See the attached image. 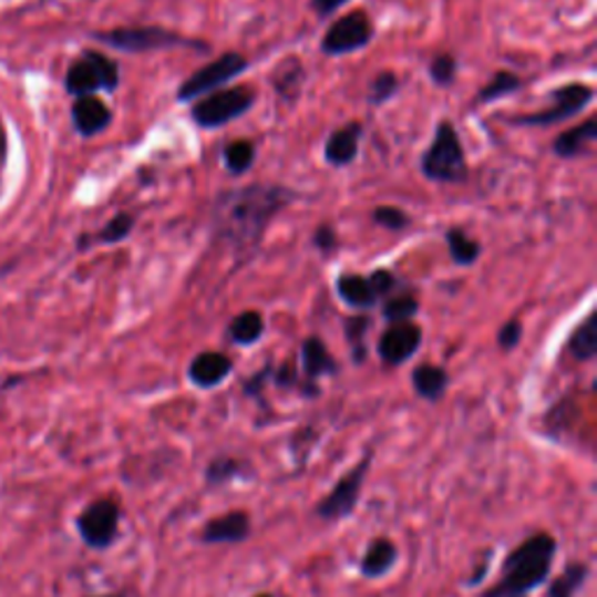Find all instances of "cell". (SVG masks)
<instances>
[{"label": "cell", "instance_id": "1", "mask_svg": "<svg viewBox=\"0 0 597 597\" xmlns=\"http://www.w3.org/2000/svg\"><path fill=\"white\" fill-rule=\"evenodd\" d=\"M295 194L278 185H250L219 196L215 206L217 234L234 248L250 250L264 236L271 217L282 210Z\"/></svg>", "mask_w": 597, "mask_h": 597}, {"label": "cell", "instance_id": "2", "mask_svg": "<svg viewBox=\"0 0 597 597\" xmlns=\"http://www.w3.org/2000/svg\"><path fill=\"white\" fill-rule=\"evenodd\" d=\"M558 544L550 535H535L523 542L504 560L500 581L483 597H523L539 588L550 574Z\"/></svg>", "mask_w": 597, "mask_h": 597}, {"label": "cell", "instance_id": "3", "mask_svg": "<svg viewBox=\"0 0 597 597\" xmlns=\"http://www.w3.org/2000/svg\"><path fill=\"white\" fill-rule=\"evenodd\" d=\"M425 178L436 183H462L467 178V162H464V150L455 126L444 120L436 126V134L428 152L423 154Z\"/></svg>", "mask_w": 597, "mask_h": 597}, {"label": "cell", "instance_id": "4", "mask_svg": "<svg viewBox=\"0 0 597 597\" xmlns=\"http://www.w3.org/2000/svg\"><path fill=\"white\" fill-rule=\"evenodd\" d=\"M120 84V69L101 52H84L65 75V90L73 96H94V92H113Z\"/></svg>", "mask_w": 597, "mask_h": 597}, {"label": "cell", "instance_id": "5", "mask_svg": "<svg viewBox=\"0 0 597 597\" xmlns=\"http://www.w3.org/2000/svg\"><path fill=\"white\" fill-rule=\"evenodd\" d=\"M99 42L107 48H115L122 52H150V50H164V48H196L206 50L204 42H196L189 38H183L178 33H171L162 27H138V29H115L107 33L94 35Z\"/></svg>", "mask_w": 597, "mask_h": 597}, {"label": "cell", "instance_id": "6", "mask_svg": "<svg viewBox=\"0 0 597 597\" xmlns=\"http://www.w3.org/2000/svg\"><path fill=\"white\" fill-rule=\"evenodd\" d=\"M255 103V92L248 86H231V90L213 92L192 107V120L204 128H219L231 120L246 115Z\"/></svg>", "mask_w": 597, "mask_h": 597}, {"label": "cell", "instance_id": "7", "mask_svg": "<svg viewBox=\"0 0 597 597\" xmlns=\"http://www.w3.org/2000/svg\"><path fill=\"white\" fill-rule=\"evenodd\" d=\"M246 69H248L246 56H240L236 52H227L219 59H215L213 63L204 65L202 71H196L192 78H187L178 90V101L192 103L198 96H208L215 90H219L223 84L238 78Z\"/></svg>", "mask_w": 597, "mask_h": 597}, {"label": "cell", "instance_id": "8", "mask_svg": "<svg viewBox=\"0 0 597 597\" xmlns=\"http://www.w3.org/2000/svg\"><path fill=\"white\" fill-rule=\"evenodd\" d=\"M369 464H371V453H367L356 467H352L346 476H341L337 481L334 488L329 491L327 497L320 500V504L316 506V512L320 518L325 521H341L346 516H350L356 512V506L360 502L362 495V485L364 478L369 474Z\"/></svg>", "mask_w": 597, "mask_h": 597}, {"label": "cell", "instance_id": "9", "mask_svg": "<svg viewBox=\"0 0 597 597\" xmlns=\"http://www.w3.org/2000/svg\"><path fill=\"white\" fill-rule=\"evenodd\" d=\"M80 537L92 548H107L120 533V506L113 500H99L78 516Z\"/></svg>", "mask_w": 597, "mask_h": 597}, {"label": "cell", "instance_id": "10", "mask_svg": "<svg viewBox=\"0 0 597 597\" xmlns=\"http://www.w3.org/2000/svg\"><path fill=\"white\" fill-rule=\"evenodd\" d=\"M371 38H373V29H371L367 12L356 10L331 24V29L322 38V52L329 56H341V54L367 48Z\"/></svg>", "mask_w": 597, "mask_h": 597}, {"label": "cell", "instance_id": "11", "mask_svg": "<svg viewBox=\"0 0 597 597\" xmlns=\"http://www.w3.org/2000/svg\"><path fill=\"white\" fill-rule=\"evenodd\" d=\"M550 99H553V105L548 110H542V113H535V115L516 117L514 124H521V126H550V124L565 122V120L574 117V115H579L581 110L590 103L593 90L586 84L572 82L567 86H563V90L553 92Z\"/></svg>", "mask_w": 597, "mask_h": 597}, {"label": "cell", "instance_id": "12", "mask_svg": "<svg viewBox=\"0 0 597 597\" xmlns=\"http://www.w3.org/2000/svg\"><path fill=\"white\" fill-rule=\"evenodd\" d=\"M420 341H423V331L415 322H394L379 341V356L385 364H404L415 356Z\"/></svg>", "mask_w": 597, "mask_h": 597}, {"label": "cell", "instance_id": "13", "mask_svg": "<svg viewBox=\"0 0 597 597\" xmlns=\"http://www.w3.org/2000/svg\"><path fill=\"white\" fill-rule=\"evenodd\" d=\"M234 364L223 352H202L196 356L187 369L189 381L196 388H217L223 381L229 379Z\"/></svg>", "mask_w": 597, "mask_h": 597}, {"label": "cell", "instance_id": "14", "mask_svg": "<svg viewBox=\"0 0 597 597\" xmlns=\"http://www.w3.org/2000/svg\"><path fill=\"white\" fill-rule=\"evenodd\" d=\"M250 537V516L246 512H229L213 518L202 533L206 544H238Z\"/></svg>", "mask_w": 597, "mask_h": 597}, {"label": "cell", "instance_id": "15", "mask_svg": "<svg viewBox=\"0 0 597 597\" xmlns=\"http://www.w3.org/2000/svg\"><path fill=\"white\" fill-rule=\"evenodd\" d=\"M110 120H113V115H110L107 105L96 96H80L73 103V124L78 128V134L84 138L101 134V131L107 128Z\"/></svg>", "mask_w": 597, "mask_h": 597}, {"label": "cell", "instance_id": "16", "mask_svg": "<svg viewBox=\"0 0 597 597\" xmlns=\"http://www.w3.org/2000/svg\"><path fill=\"white\" fill-rule=\"evenodd\" d=\"M360 138H362V124L360 122H350L348 126L334 131L325 145L327 164L348 166V164L356 162L358 150H360Z\"/></svg>", "mask_w": 597, "mask_h": 597}, {"label": "cell", "instance_id": "17", "mask_svg": "<svg viewBox=\"0 0 597 597\" xmlns=\"http://www.w3.org/2000/svg\"><path fill=\"white\" fill-rule=\"evenodd\" d=\"M593 141H597V122L586 120L584 124L560 134L556 143H553V152L563 159H574V157H579V154H584Z\"/></svg>", "mask_w": 597, "mask_h": 597}, {"label": "cell", "instance_id": "18", "mask_svg": "<svg viewBox=\"0 0 597 597\" xmlns=\"http://www.w3.org/2000/svg\"><path fill=\"white\" fill-rule=\"evenodd\" d=\"M397 563V546L390 539H375L364 550L360 569L369 579H381Z\"/></svg>", "mask_w": 597, "mask_h": 597}, {"label": "cell", "instance_id": "19", "mask_svg": "<svg viewBox=\"0 0 597 597\" xmlns=\"http://www.w3.org/2000/svg\"><path fill=\"white\" fill-rule=\"evenodd\" d=\"M337 292L350 308H373L379 297H375L369 278L343 274L337 278Z\"/></svg>", "mask_w": 597, "mask_h": 597}, {"label": "cell", "instance_id": "20", "mask_svg": "<svg viewBox=\"0 0 597 597\" xmlns=\"http://www.w3.org/2000/svg\"><path fill=\"white\" fill-rule=\"evenodd\" d=\"M301 367L308 379H320V375L337 373V362L329 356L327 346L320 339H306L301 346Z\"/></svg>", "mask_w": 597, "mask_h": 597}, {"label": "cell", "instance_id": "21", "mask_svg": "<svg viewBox=\"0 0 597 597\" xmlns=\"http://www.w3.org/2000/svg\"><path fill=\"white\" fill-rule=\"evenodd\" d=\"M411 383L415 388V392L423 397V400L436 402L444 397L446 388H449V373L441 367H432V364H420L413 369Z\"/></svg>", "mask_w": 597, "mask_h": 597}, {"label": "cell", "instance_id": "22", "mask_svg": "<svg viewBox=\"0 0 597 597\" xmlns=\"http://www.w3.org/2000/svg\"><path fill=\"white\" fill-rule=\"evenodd\" d=\"M569 352L579 362H588L597 356V322L590 313L569 337Z\"/></svg>", "mask_w": 597, "mask_h": 597}, {"label": "cell", "instance_id": "23", "mask_svg": "<svg viewBox=\"0 0 597 597\" xmlns=\"http://www.w3.org/2000/svg\"><path fill=\"white\" fill-rule=\"evenodd\" d=\"M261 334H264V320L257 311L240 313L229 325V337L238 346H253L261 339Z\"/></svg>", "mask_w": 597, "mask_h": 597}, {"label": "cell", "instance_id": "24", "mask_svg": "<svg viewBox=\"0 0 597 597\" xmlns=\"http://www.w3.org/2000/svg\"><path fill=\"white\" fill-rule=\"evenodd\" d=\"M588 572H590V569H588V565H584V563H574V565H569V567L560 574V577L550 584L548 597H574V595H577V593L584 588V584H586V579H588Z\"/></svg>", "mask_w": 597, "mask_h": 597}, {"label": "cell", "instance_id": "25", "mask_svg": "<svg viewBox=\"0 0 597 597\" xmlns=\"http://www.w3.org/2000/svg\"><path fill=\"white\" fill-rule=\"evenodd\" d=\"M446 243H449V250H451V257L455 264H462V267H470V264H474L481 255V246L470 238L467 234H464L462 229H449L446 231Z\"/></svg>", "mask_w": 597, "mask_h": 597}, {"label": "cell", "instance_id": "26", "mask_svg": "<svg viewBox=\"0 0 597 597\" xmlns=\"http://www.w3.org/2000/svg\"><path fill=\"white\" fill-rule=\"evenodd\" d=\"M521 84H523V82H521L518 75L508 73V71H502V73H497L488 84L483 86L481 94H478V99H476V103H493V101H497V99H502V96L514 94V92L521 90Z\"/></svg>", "mask_w": 597, "mask_h": 597}, {"label": "cell", "instance_id": "27", "mask_svg": "<svg viewBox=\"0 0 597 597\" xmlns=\"http://www.w3.org/2000/svg\"><path fill=\"white\" fill-rule=\"evenodd\" d=\"M225 164L229 173L243 175L255 164V145L250 141H234L225 147Z\"/></svg>", "mask_w": 597, "mask_h": 597}, {"label": "cell", "instance_id": "28", "mask_svg": "<svg viewBox=\"0 0 597 597\" xmlns=\"http://www.w3.org/2000/svg\"><path fill=\"white\" fill-rule=\"evenodd\" d=\"M418 313V299L413 295H397L385 301L383 316L385 320L394 322H409Z\"/></svg>", "mask_w": 597, "mask_h": 597}, {"label": "cell", "instance_id": "29", "mask_svg": "<svg viewBox=\"0 0 597 597\" xmlns=\"http://www.w3.org/2000/svg\"><path fill=\"white\" fill-rule=\"evenodd\" d=\"M243 472H246V464H243L240 460H234V457H217L208 464V472H206V478L208 483L217 485V483H229L231 478L236 476H243Z\"/></svg>", "mask_w": 597, "mask_h": 597}, {"label": "cell", "instance_id": "30", "mask_svg": "<svg viewBox=\"0 0 597 597\" xmlns=\"http://www.w3.org/2000/svg\"><path fill=\"white\" fill-rule=\"evenodd\" d=\"M369 331V318L367 316H356L346 322V337L352 346V360L364 362L367 348H364V334Z\"/></svg>", "mask_w": 597, "mask_h": 597}, {"label": "cell", "instance_id": "31", "mask_svg": "<svg viewBox=\"0 0 597 597\" xmlns=\"http://www.w3.org/2000/svg\"><path fill=\"white\" fill-rule=\"evenodd\" d=\"M134 225H136L134 215L120 213L117 217L110 219V223L99 231L96 240H99V243H120V240H124V238L131 234V229H134Z\"/></svg>", "mask_w": 597, "mask_h": 597}, {"label": "cell", "instance_id": "32", "mask_svg": "<svg viewBox=\"0 0 597 597\" xmlns=\"http://www.w3.org/2000/svg\"><path fill=\"white\" fill-rule=\"evenodd\" d=\"M373 223L375 225H381L383 229H390V231H402L411 225V219L404 210L400 208H392V206H381V208H375L373 210Z\"/></svg>", "mask_w": 597, "mask_h": 597}, {"label": "cell", "instance_id": "33", "mask_svg": "<svg viewBox=\"0 0 597 597\" xmlns=\"http://www.w3.org/2000/svg\"><path fill=\"white\" fill-rule=\"evenodd\" d=\"M397 86H400V80H397L394 73L385 71L381 75H375L373 82H371V94H369V101L373 105H381L385 103L388 99H392L397 94Z\"/></svg>", "mask_w": 597, "mask_h": 597}, {"label": "cell", "instance_id": "34", "mask_svg": "<svg viewBox=\"0 0 597 597\" xmlns=\"http://www.w3.org/2000/svg\"><path fill=\"white\" fill-rule=\"evenodd\" d=\"M457 73V63L451 54H439L432 63H430V75L439 86H449L453 84Z\"/></svg>", "mask_w": 597, "mask_h": 597}, {"label": "cell", "instance_id": "35", "mask_svg": "<svg viewBox=\"0 0 597 597\" xmlns=\"http://www.w3.org/2000/svg\"><path fill=\"white\" fill-rule=\"evenodd\" d=\"M523 339V325L518 320H508L497 334V343L504 350H514Z\"/></svg>", "mask_w": 597, "mask_h": 597}, {"label": "cell", "instance_id": "36", "mask_svg": "<svg viewBox=\"0 0 597 597\" xmlns=\"http://www.w3.org/2000/svg\"><path fill=\"white\" fill-rule=\"evenodd\" d=\"M369 282H371V287H373V292H375V297H385V295H390L392 290H394V276L390 274V271H385V269H379V271H373L371 276H369Z\"/></svg>", "mask_w": 597, "mask_h": 597}, {"label": "cell", "instance_id": "37", "mask_svg": "<svg viewBox=\"0 0 597 597\" xmlns=\"http://www.w3.org/2000/svg\"><path fill=\"white\" fill-rule=\"evenodd\" d=\"M313 243H316V246H318V250H322V253H331V250H334V248L339 246V238H337L334 229L327 227V225H322V227H318V229H316Z\"/></svg>", "mask_w": 597, "mask_h": 597}, {"label": "cell", "instance_id": "38", "mask_svg": "<svg viewBox=\"0 0 597 597\" xmlns=\"http://www.w3.org/2000/svg\"><path fill=\"white\" fill-rule=\"evenodd\" d=\"M276 383H278L280 388H292V385H297V383H299V375H297L295 364H290V362L282 364V367L276 371Z\"/></svg>", "mask_w": 597, "mask_h": 597}, {"label": "cell", "instance_id": "39", "mask_svg": "<svg viewBox=\"0 0 597 597\" xmlns=\"http://www.w3.org/2000/svg\"><path fill=\"white\" fill-rule=\"evenodd\" d=\"M348 0H313V10L320 14V17H327L331 12H337L341 6H346Z\"/></svg>", "mask_w": 597, "mask_h": 597}, {"label": "cell", "instance_id": "40", "mask_svg": "<svg viewBox=\"0 0 597 597\" xmlns=\"http://www.w3.org/2000/svg\"><path fill=\"white\" fill-rule=\"evenodd\" d=\"M6 150H8V141H6V128H3V124H0V157H3V154H6Z\"/></svg>", "mask_w": 597, "mask_h": 597}, {"label": "cell", "instance_id": "41", "mask_svg": "<svg viewBox=\"0 0 597 597\" xmlns=\"http://www.w3.org/2000/svg\"><path fill=\"white\" fill-rule=\"evenodd\" d=\"M101 597H122V595H101Z\"/></svg>", "mask_w": 597, "mask_h": 597}, {"label": "cell", "instance_id": "42", "mask_svg": "<svg viewBox=\"0 0 597 597\" xmlns=\"http://www.w3.org/2000/svg\"><path fill=\"white\" fill-rule=\"evenodd\" d=\"M257 597H271V595H257Z\"/></svg>", "mask_w": 597, "mask_h": 597}]
</instances>
